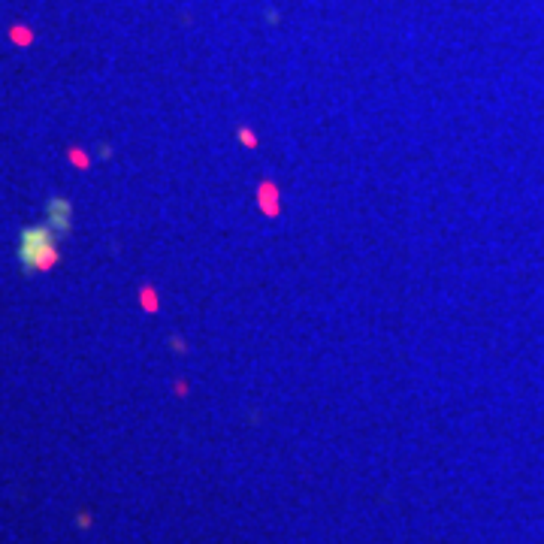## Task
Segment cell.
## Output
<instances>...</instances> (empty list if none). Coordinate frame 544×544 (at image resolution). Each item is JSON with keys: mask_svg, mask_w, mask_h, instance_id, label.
I'll return each instance as SVG.
<instances>
[{"mask_svg": "<svg viewBox=\"0 0 544 544\" xmlns=\"http://www.w3.org/2000/svg\"><path fill=\"white\" fill-rule=\"evenodd\" d=\"M58 263V233L48 224L24 227L18 236V266L24 275L48 272Z\"/></svg>", "mask_w": 544, "mask_h": 544, "instance_id": "1", "label": "cell"}, {"mask_svg": "<svg viewBox=\"0 0 544 544\" xmlns=\"http://www.w3.org/2000/svg\"><path fill=\"white\" fill-rule=\"evenodd\" d=\"M46 215H48V227H52L58 236L70 233V221H73L70 200H64V197H52V200H48V206H46Z\"/></svg>", "mask_w": 544, "mask_h": 544, "instance_id": "2", "label": "cell"}, {"mask_svg": "<svg viewBox=\"0 0 544 544\" xmlns=\"http://www.w3.org/2000/svg\"><path fill=\"white\" fill-rule=\"evenodd\" d=\"M239 137H242V142H248V145H254V137H251V133H245V130H242Z\"/></svg>", "mask_w": 544, "mask_h": 544, "instance_id": "3", "label": "cell"}]
</instances>
